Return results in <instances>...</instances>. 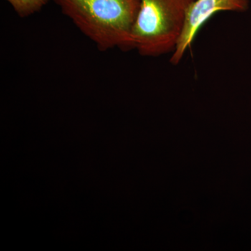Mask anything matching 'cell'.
Returning a JSON list of instances; mask_svg holds the SVG:
<instances>
[{"label": "cell", "instance_id": "obj_1", "mask_svg": "<svg viewBox=\"0 0 251 251\" xmlns=\"http://www.w3.org/2000/svg\"><path fill=\"white\" fill-rule=\"evenodd\" d=\"M99 50H133L140 0H52Z\"/></svg>", "mask_w": 251, "mask_h": 251}, {"label": "cell", "instance_id": "obj_2", "mask_svg": "<svg viewBox=\"0 0 251 251\" xmlns=\"http://www.w3.org/2000/svg\"><path fill=\"white\" fill-rule=\"evenodd\" d=\"M195 0H140L133 27V50L145 57L173 53Z\"/></svg>", "mask_w": 251, "mask_h": 251}, {"label": "cell", "instance_id": "obj_3", "mask_svg": "<svg viewBox=\"0 0 251 251\" xmlns=\"http://www.w3.org/2000/svg\"><path fill=\"white\" fill-rule=\"evenodd\" d=\"M249 8V0H195L186 12L184 27L171 59L172 64L181 62L201 28L219 11L243 12Z\"/></svg>", "mask_w": 251, "mask_h": 251}, {"label": "cell", "instance_id": "obj_4", "mask_svg": "<svg viewBox=\"0 0 251 251\" xmlns=\"http://www.w3.org/2000/svg\"><path fill=\"white\" fill-rule=\"evenodd\" d=\"M21 18H27L39 12L50 0H5Z\"/></svg>", "mask_w": 251, "mask_h": 251}]
</instances>
